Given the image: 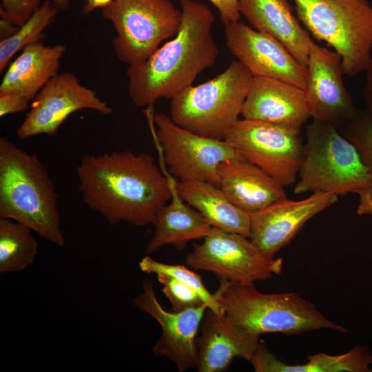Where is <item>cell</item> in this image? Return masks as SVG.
I'll return each instance as SVG.
<instances>
[{"mask_svg": "<svg viewBox=\"0 0 372 372\" xmlns=\"http://www.w3.org/2000/svg\"><path fill=\"white\" fill-rule=\"evenodd\" d=\"M76 172L83 200L111 226L153 225L158 211L172 197L173 176L146 152L85 154Z\"/></svg>", "mask_w": 372, "mask_h": 372, "instance_id": "cell-1", "label": "cell"}, {"mask_svg": "<svg viewBox=\"0 0 372 372\" xmlns=\"http://www.w3.org/2000/svg\"><path fill=\"white\" fill-rule=\"evenodd\" d=\"M180 3L182 22L174 38L144 62L127 69L128 95L138 107L172 99L212 67L219 54L212 34L215 16L211 10L194 0H180Z\"/></svg>", "mask_w": 372, "mask_h": 372, "instance_id": "cell-2", "label": "cell"}, {"mask_svg": "<svg viewBox=\"0 0 372 372\" xmlns=\"http://www.w3.org/2000/svg\"><path fill=\"white\" fill-rule=\"evenodd\" d=\"M0 218L30 227L43 238L62 247L57 194L48 171L30 154L0 138Z\"/></svg>", "mask_w": 372, "mask_h": 372, "instance_id": "cell-3", "label": "cell"}, {"mask_svg": "<svg viewBox=\"0 0 372 372\" xmlns=\"http://www.w3.org/2000/svg\"><path fill=\"white\" fill-rule=\"evenodd\" d=\"M214 296L220 312L229 321L259 335H300L322 329L348 332L294 291L267 294L258 291L254 283L223 282Z\"/></svg>", "mask_w": 372, "mask_h": 372, "instance_id": "cell-4", "label": "cell"}, {"mask_svg": "<svg viewBox=\"0 0 372 372\" xmlns=\"http://www.w3.org/2000/svg\"><path fill=\"white\" fill-rule=\"evenodd\" d=\"M253 79L241 62L233 61L216 77L171 99L169 117L187 131L225 140L240 120Z\"/></svg>", "mask_w": 372, "mask_h": 372, "instance_id": "cell-5", "label": "cell"}, {"mask_svg": "<svg viewBox=\"0 0 372 372\" xmlns=\"http://www.w3.org/2000/svg\"><path fill=\"white\" fill-rule=\"evenodd\" d=\"M293 192L358 194L372 185V174L355 145L331 123L313 121Z\"/></svg>", "mask_w": 372, "mask_h": 372, "instance_id": "cell-6", "label": "cell"}, {"mask_svg": "<svg viewBox=\"0 0 372 372\" xmlns=\"http://www.w3.org/2000/svg\"><path fill=\"white\" fill-rule=\"evenodd\" d=\"M298 20L342 58L353 77L372 63V6L368 0H293Z\"/></svg>", "mask_w": 372, "mask_h": 372, "instance_id": "cell-7", "label": "cell"}, {"mask_svg": "<svg viewBox=\"0 0 372 372\" xmlns=\"http://www.w3.org/2000/svg\"><path fill=\"white\" fill-rule=\"evenodd\" d=\"M102 15L114 29L117 59L128 66L147 60L178 33L182 22L181 10L170 0H113Z\"/></svg>", "mask_w": 372, "mask_h": 372, "instance_id": "cell-8", "label": "cell"}, {"mask_svg": "<svg viewBox=\"0 0 372 372\" xmlns=\"http://www.w3.org/2000/svg\"><path fill=\"white\" fill-rule=\"evenodd\" d=\"M152 105L145 114L156 145L168 172L179 180H198L218 186V167L231 158H242L225 140L200 136L175 124L163 112L154 113Z\"/></svg>", "mask_w": 372, "mask_h": 372, "instance_id": "cell-9", "label": "cell"}, {"mask_svg": "<svg viewBox=\"0 0 372 372\" xmlns=\"http://www.w3.org/2000/svg\"><path fill=\"white\" fill-rule=\"evenodd\" d=\"M203 239L193 244L186 265L213 273L219 282L254 283L282 272V258L266 257L245 236L212 227Z\"/></svg>", "mask_w": 372, "mask_h": 372, "instance_id": "cell-10", "label": "cell"}, {"mask_svg": "<svg viewBox=\"0 0 372 372\" xmlns=\"http://www.w3.org/2000/svg\"><path fill=\"white\" fill-rule=\"evenodd\" d=\"M300 134L275 124L243 118L225 140L242 158L285 187L294 183L298 176L304 149Z\"/></svg>", "mask_w": 372, "mask_h": 372, "instance_id": "cell-11", "label": "cell"}, {"mask_svg": "<svg viewBox=\"0 0 372 372\" xmlns=\"http://www.w3.org/2000/svg\"><path fill=\"white\" fill-rule=\"evenodd\" d=\"M84 109L110 115L112 109L92 89L83 85L70 72L58 73L38 92L31 109L17 131L25 139L33 136H54L72 114Z\"/></svg>", "mask_w": 372, "mask_h": 372, "instance_id": "cell-12", "label": "cell"}, {"mask_svg": "<svg viewBox=\"0 0 372 372\" xmlns=\"http://www.w3.org/2000/svg\"><path fill=\"white\" fill-rule=\"evenodd\" d=\"M307 72L304 90L310 116L341 129L358 112L343 82L341 56L313 42Z\"/></svg>", "mask_w": 372, "mask_h": 372, "instance_id": "cell-13", "label": "cell"}, {"mask_svg": "<svg viewBox=\"0 0 372 372\" xmlns=\"http://www.w3.org/2000/svg\"><path fill=\"white\" fill-rule=\"evenodd\" d=\"M224 26L227 49L254 77L277 79L305 89L307 68L280 41L239 21Z\"/></svg>", "mask_w": 372, "mask_h": 372, "instance_id": "cell-14", "label": "cell"}, {"mask_svg": "<svg viewBox=\"0 0 372 372\" xmlns=\"http://www.w3.org/2000/svg\"><path fill=\"white\" fill-rule=\"evenodd\" d=\"M143 293L133 299V304L152 316L162 333L152 348L156 357L165 356L176 364L179 372L196 368V338L207 304L185 311L165 310L158 300L154 282L144 279Z\"/></svg>", "mask_w": 372, "mask_h": 372, "instance_id": "cell-15", "label": "cell"}, {"mask_svg": "<svg viewBox=\"0 0 372 372\" xmlns=\"http://www.w3.org/2000/svg\"><path fill=\"white\" fill-rule=\"evenodd\" d=\"M338 200V195L324 192L300 200H278L251 214L250 240L264 256L273 258L309 220Z\"/></svg>", "mask_w": 372, "mask_h": 372, "instance_id": "cell-16", "label": "cell"}, {"mask_svg": "<svg viewBox=\"0 0 372 372\" xmlns=\"http://www.w3.org/2000/svg\"><path fill=\"white\" fill-rule=\"evenodd\" d=\"M196 338V368L198 372H223L236 358L249 361L260 335L229 321L222 313L207 308Z\"/></svg>", "mask_w": 372, "mask_h": 372, "instance_id": "cell-17", "label": "cell"}, {"mask_svg": "<svg viewBox=\"0 0 372 372\" xmlns=\"http://www.w3.org/2000/svg\"><path fill=\"white\" fill-rule=\"evenodd\" d=\"M242 115L301 132L311 118L304 90L277 79L254 77Z\"/></svg>", "mask_w": 372, "mask_h": 372, "instance_id": "cell-18", "label": "cell"}, {"mask_svg": "<svg viewBox=\"0 0 372 372\" xmlns=\"http://www.w3.org/2000/svg\"><path fill=\"white\" fill-rule=\"evenodd\" d=\"M218 187L236 207L250 215L287 198L285 186L244 158L220 163Z\"/></svg>", "mask_w": 372, "mask_h": 372, "instance_id": "cell-19", "label": "cell"}, {"mask_svg": "<svg viewBox=\"0 0 372 372\" xmlns=\"http://www.w3.org/2000/svg\"><path fill=\"white\" fill-rule=\"evenodd\" d=\"M238 10L256 30L280 41L307 68L313 41L287 0H238Z\"/></svg>", "mask_w": 372, "mask_h": 372, "instance_id": "cell-20", "label": "cell"}, {"mask_svg": "<svg viewBox=\"0 0 372 372\" xmlns=\"http://www.w3.org/2000/svg\"><path fill=\"white\" fill-rule=\"evenodd\" d=\"M66 50L63 44L47 46L41 41L24 47L8 65L0 85V94L14 92L28 102L58 74Z\"/></svg>", "mask_w": 372, "mask_h": 372, "instance_id": "cell-21", "label": "cell"}, {"mask_svg": "<svg viewBox=\"0 0 372 372\" xmlns=\"http://www.w3.org/2000/svg\"><path fill=\"white\" fill-rule=\"evenodd\" d=\"M176 182L174 179L172 183L171 203L163 206L156 215L154 234L145 248L148 254L165 245H173L181 251L191 240L204 238L212 229L198 210L179 196Z\"/></svg>", "mask_w": 372, "mask_h": 372, "instance_id": "cell-22", "label": "cell"}, {"mask_svg": "<svg viewBox=\"0 0 372 372\" xmlns=\"http://www.w3.org/2000/svg\"><path fill=\"white\" fill-rule=\"evenodd\" d=\"M176 187L179 196L198 210L212 227L250 238L251 215L233 204L218 185L179 180Z\"/></svg>", "mask_w": 372, "mask_h": 372, "instance_id": "cell-23", "label": "cell"}, {"mask_svg": "<svg viewBox=\"0 0 372 372\" xmlns=\"http://www.w3.org/2000/svg\"><path fill=\"white\" fill-rule=\"evenodd\" d=\"M304 364H289L281 361L260 341L249 360L256 372H372V353L366 346H355L340 355L318 353L307 357Z\"/></svg>", "mask_w": 372, "mask_h": 372, "instance_id": "cell-24", "label": "cell"}, {"mask_svg": "<svg viewBox=\"0 0 372 372\" xmlns=\"http://www.w3.org/2000/svg\"><path fill=\"white\" fill-rule=\"evenodd\" d=\"M28 226L0 218V273L25 269L33 264L38 244Z\"/></svg>", "mask_w": 372, "mask_h": 372, "instance_id": "cell-25", "label": "cell"}, {"mask_svg": "<svg viewBox=\"0 0 372 372\" xmlns=\"http://www.w3.org/2000/svg\"><path fill=\"white\" fill-rule=\"evenodd\" d=\"M60 10L49 0L40 8L10 37L0 41V71L8 66L10 59L26 45L41 41L43 31L56 18Z\"/></svg>", "mask_w": 372, "mask_h": 372, "instance_id": "cell-26", "label": "cell"}, {"mask_svg": "<svg viewBox=\"0 0 372 372\" xmlns=\"http://www.w3.org/2000/svg\"><path fill=\"white\" fill-rule=\"evenodd\" d=\"M140 269L147 273H164L172 276L194 288L202 297L208 308L221 313L214 294L205 287L201 276L186 267L180 265H170L156 261L146 256L139 262Z\"/></svg>", "mask_w": 372, "mask_h": 372, "instance_id": "cell-27", "label": "cell"}, {"mask_svg": "<svg viewBox=\"0 0 372 372\" xmlns=\"http://www.w3.org/2000/svg\"><path fill=\"white\" fill-rule=\"evenodd\" d=\"M340 130L355 145L363 163L372 174V114L366 109L358 110Z\"/></svg>", "mask_w": 372, "mask_h": 372, "instance_id": "cell-28", "label": "cell"}, {"mask_svg": "<svg viewBox=\"0 0 372 372\" xmlns=\"http://www.w3.org/2000/svg\"><path fill=\"white\" fill-rule=\"evenodd\" d=\"M163 292L172 304V311L179 312L206 304L200 294L187 284L164 273H157Z\"/></svg>", "mask_w": 372, "mask_h": 372, "instance_id": "cell-29", "label": "cell"}, {"mask_svg": "<svg viewBox=\"0 0 372 372\" xmlns=\"http://www.w3.org/2000/svg\"><path fill=\"white\" fill-rule=\"evenodd\" d=\"M41 4V0H1L0 15L20 27L30 19Z\"/></svg>", "mask_w": 372, "mask_h": 372, "instance_id": "cell-30", "label": "cell"}, {"mask_svg": "<svg viewBox=\"0 0 372 372\" xmlns=\"http://www.w3.org/2000/svg\"><path fill=\"white\" fill-rule=\"evenodd\" d=\"M28 101L14 92L0 94V116L21 112L28 107Z\"/></svg>", "mask_w": 372, "mask_h": 372, "instance_id": "cell-31", "label": "cell"}, {"mask_svg": "<svg viewBox=\"0 0 372 372\" xmlns=\"http://www.w3.org/2000/svg\"><path fill=\"white\" fill-rule=\"evenodd\" d=\"M219 12L220 20L225 25L231 22L238 21L240 13L238 10V0H209Z\"/></svg>", "mask_w": 372, "mask_h": 372, "instance_id": "cell-32", "label": "cell"}, {"mask_svg": "<svg viewBox=\"0 0 372 372\" xmlns=\"http://www.w3.org/2000/svg\"><path fill=\"white\" fill-rule=\"evenodd\" d=\"M358 194L360 196L357 207L358 214L372 215V185L361 190Z\"/></svg>", "mask_w": 372, "mask_h": 372, "instance_id": "cell-33", "label": "cell"}, {"mask_svg": "<svg viewBox=\"0 0 372 372\" xmlns=\"http://www.w3.org/2000/svg\"><path fill=\"white\" fill-rule=\"evenodd\" d=\"M366 81L362 94L366 105V110L372 114V63L366 70Z\"/></svg>", "mask_w": 372, "mask_h": 372, "instance_id": "cell-34", "label": "cell"}, {"mask_svg": "<svg viewBox=\"0 0 372 372\" xmlns=\"http://www.w3.org/2000/svg\"><path fill=\"white\" fill-rule=\"evenodd\" d=\"M17 26L4 18L0 19V37L1 40L6 39L12 36L18 30Z\"/></svg>", "mask_w": 372, "mask_h": 372, "instance_id": "cell-35", "label": "cell"}, {"mask_svg": "<svg viewBox=\"0 0 372 372\" xmlns=\"http://www.w3.org/2000/svg\"><path fill=\"white\" fill-rule=\"evenodd\" d=\"M82 13L88 14L96 8H103L109 5L113 0H84Z\"/></svg>", "mask_w": 372, "mask_h": 372, "instance_id": "cell-36", "label": "cell"}, {"mask_svg": "<svg viewBox=\"0 0 372 372\" xmlns=\"http://www.w3.org/2000/svg\"><path fill=\"white\" fill-rule=\"evenodd\" d=\"M60 11L68 9L70 5V0H49Z\"/></svg>", "mask_w": 372, "mask_h": 372, "instance_id": "cell-37", "label": "cell"}]
</instances>
